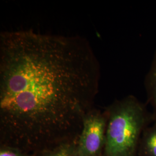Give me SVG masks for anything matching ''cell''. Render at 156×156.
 <instances>
[{
    "instance_id": "6da1fadb",
    "label": "cell",
    "mask_w": 156,
    "mask_h": 156,
    "mask_svg": "<svg viewBox=\"0 0 156 156\" xmlns=\"http://www.w3.org/2000/svg\"><path fill=\"white\" fill-rule=\"evenodd\" d=\"M100 78L99 62L84 37L1 32V145L37 154L77 140Z\"/></svg>"
},
{
    "instance_id": "7a4b0ae2",
    "label": "cell",
    "mask_w": 156,
    "mask_h": 156,
    "mask_svg": "<svg viewBox=\"0 0 156 156\" xmlns=\"http://www.w3.org/2000/svg\"><path fill=\"white\" fill-rule=\"evenodd\" d=\"M107 116L103 156H138L140 140L148 122L144 105L133 95L116 100Z\"/></svg>"
},
{
    "instance_id": "3957f363",
    "label": "cell",
    "mask_w": 156,
    "mask_h": 156,
    "mask_svg": "<svg viewBox=\"0 0 156 156\" xmlns=\"http://www.w3.org/2000/svg\"><path fill=\"white\" fill-rule=\"evenodd\" d=\"M107 116L105 111L92 108L84 116L76 145L79 156H103Z\"/></svg>"
},
{
    "instance_id": "277c9868",
    "label": "cell",
    "mask_w": 156,
    "mask_h": 156,
    "mask_svg": "<svg viewBox=\"0 0 156 156\" xmlns=\"http://www.w3.org/2000/svg\"><path fill=\"white\" fill-rule=\"evenodd\" d=\"M138 155L156 156V119L151 126L145 128L140 140Z\"/></svg>"
},
{
    "instance_id": "5b68a950",
    "label": "cell",
    "mask_w": 156,
    "mask_h": 156,
    "mask_svg": "<svg viewBox=\"0 0 156 156\" xmlns=\"http://www.w3.org/2000/svg\"><path fill=\"white\" fill-rule=\"evenodd\" d=\"M77 140L62 142L35 154V156H79L77 150Z\"/></svg>"
},
{
    "instance_id": "8992f818",
    "label": "cell",
    "mask_w": 156,
    "mask_h": 156,
    "mask_svg": "<svg viewBox=\"0 0 156 156\" xmlns=\"http://www.w3.org/2000/svg\"><path fill=\"white\" fill-rule=\"evenodd\" d=\"M146 83L149 100L154 111L156 119V53L147 76Z\"/></svg>"
},
{
    "instance_id": "52a82bcc",
    "label": "cell",
    "mask_w": 156,
    "mask_h": 156,
    "mask_svg": "<svg viewBox=\"0 0 156 156\" xmlns=\"http://www.w3.org/2000/svg\"><path fill=\"white\" fill-rule=\"evenodd\" d=\"M0 156H35L16 147L0 145Z\"/></svg>"
}]
</instances>
